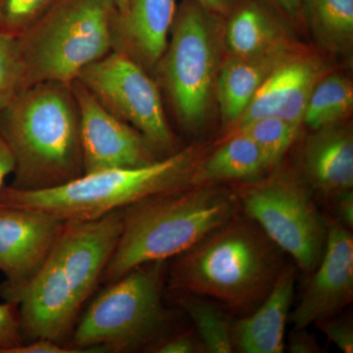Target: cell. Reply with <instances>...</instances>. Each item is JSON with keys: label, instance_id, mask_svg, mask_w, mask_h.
Returning <instances> with one entry per match:
<instances>
[{"label": "cell", "instance_id": "6da1fadb", "mask_svg": "<svg viewBox=\"0 0 353 353\" xmlns=\"http://www.w3.org/2000/svg\"><path fill=\"white\" fill-rule=\"evenodd\" d=\"M123 209L90 221H65L50 257L21 296L23 341L71 336L83 304L101 281L122 230Z\"/></svg>", "mask_w": 353, "mask_h": 353}, {"label": "cell", "instance_id": "7a4b0ae2", "mask_svg": "<svg viewBox=\"0 0 353 353\" xmlns=\"http://www.w3.org/2000/svg\"><path fill=\"white\" fill-rule=\"evenodd\" d=\"M284 253L256 223L238 215L176 256L169 287L248 315L275 284L285 265Z\"/></svg>", "mask_w": 353, "mask_h": 353}, {"label": "cell", "instance_id": "3957f363", "mask_svg": "<svg viewBox=\"0 0 353 353\" xmlns=\"http://www.w3.org/2000/svg\"><path fill=\"white\" fill-rule=\"evenodd\" d=\"M0 134L15 162L13 189H51L83 175L72 83L44 82L21 90L0 112Z\"/></svg>", "mask_w": 353, "mask_h": 353}, {"label": "cell", "instance_id": "277c9868", "mask_svg": "<svg viewBox=\"0 0 353 353\" xmlns=\"http://www.w3.org/2000/svg\"><path fill=\"white\" fill-rule=\"evenodd\" d=\"M240 209L236 192L219 185H192L128 206L101 282L110 284L139 265L182 254Z\"/></svg>", "mask_w": 353, "mask_h": 353}, {"label": "cell", "instance_id": "5b68a950", "mask_svg": "<svg viewBox=\"0 0 353 353\" xmlns=\"http://www.w3.org/2000/svg\"><path fill=\"white\" fill-rule=\"evenodd\" d=\"M199 153L188 148L134 168L83 174L51 189L21 190L6 185L0 206L30 209L62 221H90L137 202L192 187Z\"/></svg>", "mask_w": 353, "mask_h": 353}, {"label": "cell", "instance_id": "8992f818", "mask_svg": "<svg viewBox=\"0 0 353 353\" xmlns=\"http://www.w3.org/2000/svg\"><path fill=\"white\" fill-rule=\"evenodd\" d=\"M116 12L112 0H58L18 38L23 90L44 82L72 83L111 52Z\"/></svg>", "mask_w": 353, "mask_h": 353}, {"label": "cell", "instance_id": "52a82bcc", "mask_svg": "<svg viewBox=\"0 0 353 353\" xmlns=\"http://www.w3.org/2000/svg\"><path fill=\"white\" fill-rule=\"evenodd\" d=\"M166 260L139 265L108 284L76 323L67 347L82 352H132L164 336L169 313L162 292Z\"/></svg>", "mask_w": 353, "mask_h": 353}, {"label": "cell", "instance_id": "ba28073f", "mask_svg": "<svg viewBox=\"0 0 353 353\" xmlns=\"http://www.w3.org/2000/svg\"><path fill=\"white\" fill-rule=\"evenodd\" d=\"M216 21L197 2L176 11L171 38L157 68L182 126L199 131L210 110L219 72Z\"/></svg>", "mask_w": 353, "mask_h": 353}, {"label": "cell", "instance_id": "9c48e42d", "mask_svg": "<svg viewBox=\"0 0 353 353\" xmlns=\"http://www.w3.org/2000/svg\"><path fill=\"white\" fill-rule=\"evenodd\" d=\"M248 183L236 192L246 217L310 275L324 252L327 222L307 183L285 172Z\"/></svg>", "mask_w": 353, "mask_h": 353}, {"label": "cell", "instance_id": "30bf717a", "mask_svg": "<svg viewBox=\"0 0 353 353\" xmlns=\"http://www.w3.org/2000/svg\"><path fill=\"white\" fill-rule=\"evenodd\" d=\"M77 81L102 106L138 130L155 152L174 150L175 136L159 88L138 62L112 50L85 67Z\"/></svg>", "mask_w": 353, "mask_h": 353}, {"label": "cell", "instance_id": "8fae6325", "mask_svg": "<svg viewBox=\"0 0 353 353\" xmlns=\"http://www.w3.org/2000/svg\"><path fill=\"white\" fill-rule=\"evenodd\" d=\"M65 221L30 209L0 206V296L19 303L50 257Z\"/></svg>", "mask_w": 353, "mask_h": 353}, {"label": "cell", "instance_id": "7c38bea8", "mask_svg": "<svg viewBox=\"0 0 353 353\" xmlns=\"http://www.w3.org/2000/svg\"><path fill=\"white\" fill-rule=\"evenodd\" d=\"M72 88L80 111L83 174L134 168L158 160L138 130L102 106L78 81Z\"/></svg>", "mask_w": 353, "mask_h": 353}, {"label": "cell", "instance_id": "4fadbf2b", "mask_svg": "<svg viewBox=\"0 0 353 353\" xmlns=\"http://www.w3.org/2000/svg\"><path fill=\"white\" fill-rule=\"evenodd\" d=\"M327 240L319 264L308 275L301 301L290 314L294 329L339 314L353 301V236L352 230L329 218Z\"/></svg>", "mask_w": 353, "mask_h": 353}, {"label": "cell", "instance_id": "5bb4252c", "mask_svg": "<svg viewBox=\"0 0 353 353\" xmlns=\"http://www.w3.org/2000/svg\"><path fill=\"white\" fill-rule=\"evenodd\" d=\"M176 11V0H129L114 18L112 50L143 68H157L168 46Z\"/></svg>", "mask_w": 353, "mask_h": 353}, {"label": "cell", "instance_id": "9a60e30c", "mask_svg": "<svg viewBox=\"0 0 353 353\" xmlns=\"http://www.w3.org/2000/svg\"><path fill=\"white\" fill-rule=\"evenodd\" d=\"M312 132L301 152L303 179L310 189L333 199L352 190V131L336 123Z\"/></svg>", "mask_w": 353, "mask_h": 353}, {"label": "cell", "instance_id": "2e32d148", "mask_svg": "<svg viewBox=\"0 0 353 353\" xmlns=\"http://www.w3.org/2000/svg\"><path fill=\"white\" fill-rule=\"evenodd\" d=\"M296 271L285 264L275 284L254 311L233 324L234 352L282 353L294 301Z\"/></svg>", "mask_w": 353, "mask_h": 353}, {"label": "cell", "instance_id": "e0dca14e", "mask_svg": "<svg viewBox=\"0 0 353 353\" xmlns=\"http://www.w3.org/2000/svg\"><path fill=\"white\" fill-rule=\"evenodd\" d=\"M292 57L288 43L260 54L231 57L216 79L223 124L236 126L256 90L279 65Z\"/></svg>", "mask_w": 353, "mask_h": 353}, {"label": "cell", "instance_id": "ac0fdd59", "mask_svg": "<svg viewBox=\"0 0 353 353\" xmlns=\"http://www.w3.org/2000/svg\"><path fill=\"white\" fill-rule=\"evenodd\" d=\"M268 158L243 132H234L216 152L199 160L192 185H219L230 181L252 182L270 172Z\"/></svg>", "mask_w": 353, "mask_h": 353}, {"label": "cell", "instance_id": "d6986e66", "mask_svg": "<svg viewBox=\"0 0 353 353\" xmlns=\"http://www.w3.org/2000/svg\"><path fill=\"white\" fill-rule=\"evenodd\" d=\"M285 32L270 13L250 4L234 14L226 29V44L232 57L260 54L288 43Z\"/></svg>", "mask_w": 353, "mask_h": 353}, {"label": "cell", "instance_id": "ffe728a7", "mask_svg": "<svg viewBox=\"0 0 353 353\" xmlns=\"http://www.w3.org/2000/svg\"><path fill=\"white\" fill-rule=\"evenodd\" d=\"M309 28L317 43L339 52L353 41V0H303Z\"/></svg>", "mask_w": 353, "mask_h": 353}, {"label": "cell", "instance_id": "44dd1931", "mask_svg": "<svg viewBox=\"0 0 353 353\" xmlns=\"http://www.w3.org/2000/svg\"><path fill=\"white\" fill-rule=\"evenodd\" d=\"M173 299L190 316L206 353L234 352V322L217 304L189 292H173Z\"/></svg>", "mask_w": 353, "mask_h": 353}, {"label": "cell", "instance_id": "7402d4cb", "mask_svg": "<svg viewBox=\"0 0 353 353\" xmlns=\"http://www.w3.org/2000/svg\"><path fill=\"white\" fill-rule=\"evenodd\" d=\"M353 106L352 83L345 77L331 75L320 79L309 99L303 123L311 130L340 123Z\"/></svg>", "mask_w": 353, "mask_h": 353}, {"label": "cell", "instance_id": "603a6c76", "mask_svg": "<svg viewBox=\"0 0 353 353\" xmlns=\"http://www.w3.org/2000/svg\"><path fill=\"white\" fill-rule=\"evenodd\" d=\"M324 66L312 58H294L292 77L282 105L275 116L296 126L303 123L304 113L316 83L323 77Z\"/></svg>", "mask_w": 353, "mask_h": 353}, {"label": "cell", "instance_id": "cb8c5ba5", "mask_svg": "<svg viewBox=\"0 0 353 353\" xmlns=\"http://www.w3.org/2000/svg\"><path fill=\"white\" fill-rule=\"evenodd\" d=\"M299 128L278 116H268L241 125L236 132L250 137L275 168L296 139Z\"/></svg>", "mask_w": 353, "mask_h": 353}, {"label": "cell", "instance_id": "d4e9b609", "mask_svg": "<svg viewBox=\"0 0 353 353\" xmlns=\"http://www.w3.org/2000/svg\"><path fill=\"white\" fill-rule=\"evenodd\" d=\"M294 57H290L267 77L246 108L236 127L260 118L275 116L284 101L292 77Z\"/></svg>", "mask_w": 353, "mask_h": 353}, {"label": "cell", "instance_id": "484cf974", "mask_svg": "<svg viewBox=\"0 0 353 353\" xmlns=\"http://www.w3.org/2000/svg\"><path fill=\"white\" fill-rule=\"evenodd\" d=\"M19 39L0 30V112L23 90Z\"/></svg>", "mask_w": 353, "mask_h": 353}, {"label": "cell", "instance_id": "4316f807", "mask_svg": "<svg viewBox=\"0 0 353 353\" xmlns=\"http://www.w3.org/2000/svg\"><path fill=\"white\" fill-rule=\"evenodd\" d=\"M58 0H0V30L19 38Z\"/></svg>", "mask_w": 353, "mask_h": 353}, {"label": "cell", "instance_id": "83f0119b", "mask_svg": "<svg viewBox=\"0 0 353 353\" xmlns=\"http://www.w3.org/2000/svg\"><path fill=\"white\" fill-rule=\"evenodd\" d=\"M146 350V352L154 353H206L205 347L194 329L169 336L164 334Z\"/></svg>", "mask_w": 353, "mask_h": 353}, {"label": "cell", "instance_id": "f1b7e54d", "mask_svg": "<svg viewBox=\"0 0 353 353\" xmlns=\"http://www.w3.org/2000/svg\"><path fill=\"white\" fill-rule=\"evenodd\" d=\"M329 341L334 343L341 352H353V323L352 318L347 315L339 314L325 318L315 323Z\"/></svg>", "mask_w": 353, "mask_h": 353}, {"label": "cell", "instance_id": "f546056e", "mask_svg": "<svg viewBox=\"0 0 353 353\" xmlns=\"http://www.w3.org/2000/svg\"><path fill=\"white\" fill-rule=\"evenodd\" d=\"M23 343L17 303H0V353Z\"/></svg>", "mask_w": 353, "mask_h": 353}, {"label": "cell", "instance_id": "4dcf8cb0", "mask_svg": "<svg viewBox=\"0 0 353 353\" xmlns=\"http://www.w3.org/2000/svg\"><path fill=\"white\" fill-rule=\"evenodd\" d=\"M285 348L292 353H318L322 352L315 334H310L307 328L294 329L290 334Z\"/></svg>", "mask_w": 353, "mask_h": 353}, {"label": "cell", "instance_id": "1f68e13d", "mask_svg": "<svg viewBox=\"0 0 353 353\" xmlns=\"http://www.w3.org/2000/svg\"><path fill=\"white\" fill-rule=\"evenodd\" d=\"M3 353H79L75 350L62 345L61 343L48 339H38L17 347L9 348Z\"/></svg>", "mask_w": 353, "mask_h": 353}, {"label": "cell", "instance_id": "d6a6232c", "mask_svg": "<svg viewBox=\"0 0 353 353\" xmlns=\"http://www.w3.org/2000/svg\"><path fill=\"white\" fill-rule=\"evenodd\" d=\"M336 221L347 229L353 227V192L347 190L332 199Z\"/></svg>", "mask_w": 353, "mask_h": 353}, {"label": "cell", "instance_id": "836d02e7", "mask_svg": "<svg viewBox=\"0 0 353 353\" xmlns=\"http://www.w3.org/2000/svg\"><path fill=\"white\" fill-rule=\"evenodd\" d=\"M14 169H15V162H14L12 153L0 134V196H1L2 190L6 187L4 183L7 176L13 175Z\"/></svg>", "mask_w": 353, "mask_h": 353}, {"label": "cell", "instance_id": "e575fe53", "mask_svg": "<svg viewBox=\"0 0 353 353\" xmlns=\"http://www.w3.org/2000/svg\"><path fill=\"white\" fill-rule=\"evenodd\" d=\"M203 8L209 12H226L231 6L232 0H196Z\"/></svg>", "mask_w": 353, "mask_h": 353}, {"label": "cell", "instance_id": "d590c367", "mask_svg": "<svg viewBox=\"0 0 353 353\" xmlns=\"http://www.w3.org/2000/svg\"><path fill=\"white\" fill-rule=\"evenodd\" d=\"M290 16H296L303 7V0H271Z\"/></svg>", "mask_w": 353, "mask_h": 353}, {"label": "cell", "instance_id": "8d00e7d4", "mask_svg": "<svg viewBox=\"0 0 353 353\" xmlns=\"http://www.w3.org/2000/svg\"><path fill=\"white\" fill-rule=\"evenodd\" d=\"M114 6L117 9V12H122L126 8L129 0H112Z\"/></svg>", "mask_w": 353, "mask_h": 353}]
</instances>
